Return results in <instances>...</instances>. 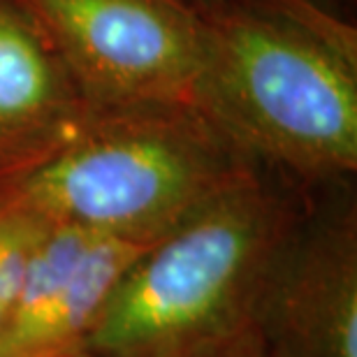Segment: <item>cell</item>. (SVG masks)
I'll return each instance as SVG.
<instances>
[{"label":"cell","instance_id":"obj_6","mask_svg":"<svg viewBox=\"0 0 357 357\" xmlns=\"http://www.w3.org/2000/svg\"><path fill=\"white\" fill-rule=\"evenodd\" d=\"M146 244L52 220L0 323V357L86 348L107 299Z\"/></svg>","mask_w":357,"mask_h":357},{"label":"cell","instance_id":"obj_2","mask_svg":"<svg viewBox=\"0 0 357 357\" xmlns=\"http://www.w3.org/2000/svg\"><path fill=\"white\" fill-rule=\"evenodd\" d=\"M309 195L274 169H241L142 248L86 348L105 357H195L253 330Z\"/></svg>","mask_w":357,"mask_h":357},{"label":"cell","instance_id":"obj_11","mask_svg":"<svg viewBox=\"0 0 357 357\" xmlns=\"http://www.w3.org/2000/svg\"><path fill=\"white\" fill-rule=\"evenodd\" d=\"M172 3L185 7V10H190L192 14H197V17H211V14L216 12H223L225 7L234 5L237 0H172Z\"/></svg>","mask_w":357,"mask_h":357},{"label":"cell","instance_id":"obj_8","mask_svg":"<svg viewBox=\"0 0 357 357\" xmlns=\"http://www.w3.org/2000/svg\"><path fill=\"white\" fill-rule=\"evenodd\" d=\"M49 225L52 220L21 188L17 167L0 169V323Z\"/></svg>","mask_w":357,"mask_h":357},{"label":"cell","instance_id":"obj_7","mask_svg":"<svg viewBox=\"0 0 357 357\" xmlns=\"http://www.w3.org/2000/svg\"><path fill=\"white\" fill-rule=\"evenodd\" d=\"M86 112L31 12L0 0V169L40 158Z\"/></svg>","mask_w":357,"mask_h":357},{"label":"cell","instance_id":"obj_5","mask_svg":"<svg viewBox=\"0 0 357 357\" xmlns=\"http://www.w3.org/2000/svg\"><path fill=\"white\" fill-rule=\"evenodd\" d=\"M255 330L271 357H357L353 178L311 188L269 274Z\"/></svg>","mask_w":357,"mask_h":357},{"label":"cell","instance_id":"obj_3","mask_svg":"<svg viewBox=\"0 0 357 357\" xmlns=\"http://www.w3.org/2000/svg\"><path fill=\"white\" fill-rule=\"evenodd\" d=\"M258 162L195 107L86 112L17 178L49 220L130 241H153Z\"/></svg>","mask_w":357,"mask_h":357},{"label":"cell","instance_id":"obj_10","mask_svg":"<svg viewBox=\"0 0 357 357\" xmlns=\"http://www.w3.org/2000/svg\"><path fill=\"white\" fill-rule=\"evenodd\" d=\"M195 357H271V353L267 351L260 332L253 327V330L239 334L237 339L227 341V344L218 348H211L206 353H199Z\"/></svg>","mask_w":357,"mask_h":357},{"label":"cell","instance_id":"obj_12","mask_svg":"<svg viewBox=\"0 0 357 357\" xmlns=\"http://www.w3.org/2000/svg\"><path fill=\"white\" fill-rule=\"evenodd\" d=\"M61 357H105V355H100V353H96V351H91V348H79V351L68 353V355H61Z\"/></svg>","mask_w":357,"mask_h":357},{"label":"cell","instance_id":"obj_9","mask_svg":"<svg viewBox=\"0 0 357 357\" xmlns=\"http://www.w3.org/2000/svg\"><path fill=\"white\" fill-rule=\"evenodd\" d=\"M269 3L316 14V17L334 21V24L355 26V0H269Z\"/></svg>","mask_w":357,"mask_h":357},{"label":"cell","instance_id":"obj_1","mask_svg":"<svg viewBox=\"0 0 357 357\" xmlns=\"http://www.w3.org/2000/svg\"><path fill=\"white\" fill-rule=\"evenodd\" d=\"M204 24L192 107L248 160L306 188L357 174V31L269 0Z\"/></svg>","mask_w":357,"mask_h":357},{"label":"cell","instance_id":"obj_4","mask_svg":"<svg viewBox=\"0 0 357 357\" xmlns=\"http://www.w3.org/2000/svg\"><path fill=\"white\" fill-rule=\"evenodd\" d=\"M66 66L89 112L190 105L202 17L172 0H19Z\"/></svg>","mask_w":357,"mask_h":357}]
</instances>
